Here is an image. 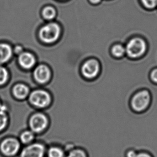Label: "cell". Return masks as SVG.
I'll list each match as a JSON object with an SVG mask.
<instances>
[{"label": "cell", "instance_id": "15", "mask_svg": "<svg viewBox=\"0 0 157 157\" xmlns=\"http://www.w3.org/2000/svg\"><path fill=\"white\" fill-rule=\"evenodd\" d=\"M34 133L30 131H26L23 132L21 136V140L22 142L25 144L31 142L34 140Z\"/></svg>", "mask_w": 157, "mask_h": 157}, {"label": "cell", "instance_id": "14", "mask_svg": "<svg viewBox=\"0 0 157 157\" xmlns=\"http://www.w3.org/2000/svg\"><path fill=\"white\" fill-rule=\"evenodd\" d=\"M42 16L45 19H52L55 17L56 15L55 9L52 6H48L45 7L42 12Z\"/></svg>", "mask_w": 157, "mask_h": 157}, {"label": "cell", "instance_id": "20", "mask_svg": "<svg viewBox=\"0 0 157 157\" xmlns=\"http://www.w3.org/2000/svg\"><path fill=\"white\" fill-rule=\"evenodd\" d=\"M142 2L147 8H153L157 4V0H142Z\"/></svg>", "mask_w": 157, "mask_h": 157}, {"label": "cell", "instance_id": "13", "mask_svg": "<svg viewBox=\"0 0 157 157\" xmlns=\"http://www.w3.org/2000/svg\"><path fill=\"white\" fill-rule=\"evenodd\" d=\"M111 52L112 55L116 58H121L126 54L125 47L121 44H116L113 46Z\"/></svg>", "mask_w": 157, "mask_h": 157}, {"label": "cell", "instance_id": "18", "mask_svg": "<svg viewBox=\"0 0 157 157\" xmlns=\"http://www.w3.org/2000/svg\"><path fill=\"white\" fill-rule=\"evenodd\" d=\"M67 157H88V155L84 150L78 149L71 151Z\"/></svg>", "mask_w": 157, "mask_h": 157}, {"label": "cell", "instance_id": "24", "mask_svg": "<svg viewBox=\"0 0 157 157\" xmlns=\"http://www.w3.org/2000/svg\"><path fill=\"white\" fill-rule=\"evenodd\" d=\"M89 1L93 3H98L101 1V0H89Z\"/></svg>", "mask_w": 157, "mask_h": 157}, {"label": "cell", "instance_id": "2", "mask_svg": "<svg viewBox=\"0 0 157 157\" xmlns=\"http://www.w3.org/2000/svg\"><path fill=\"white\" fill-rule=\"evenodd\" d=\"M151 102V96L148 91L142 90L136 93L132 98L131 105L133 110L142 112L149 107Z\"/></svg>", "mask_w": 157, "mask_h": 157}, {"label": "cell", "instance_id": "17", "mask_svg": "<svg viewBox=\"0 0 157 157\" xmlns=\"http://www.w3.org/2000/svg\"><path fill=\"white\" fill-rule=\"evenodd\" d=\"M8 78V72L6 68L0 66V85L4 84Z\"/></svg>", "mask_w": 157, "mask_h": 157}, {"label": "cell", "instance_id": "21", "mask_svg": "<svg viewBox=\"0 0 157 157\" xmlns=\"http://www.w3.org/2000/svg\"><path fill=\"white\" fill-rule=\"evenodd\" d=\"M138 151L134 149H130L125 152V157H136Z\"/></svg>", "mask_w": 157, "mask_h": 157}, {"label": "cell", "instance_id": "10", "mask_svg": "<svg viewBox=\"0 0 157 157\" xmlns=\"http://www.w3.org/2000/svg\"><path fill=\"white\" fill-rule=\"evenodd\" d=\"M18 62L22 67L28 69L34 67L36 63V59L31 53L24 52L20 54Z\"/></svg>", "mask_w": 157, "mask_h": 157}, {"label": "cell", "instance_id": "3", "mask_svg": "<svg viewBox=\"0 0 157 157\" xmlns=\"http://www.w3.org/2000/svg\"><path fill=\"white\" fill-rule=\"evenodd\" d=\"M60 28L58 24L51 23L44 26L40 30L39 36L42 40L50 44L54 42L59 37Z\"/></svg>", "mask_w": 157, "mask_h": 157}, {"label": "cell", "instance_id": "8", "mask_svg": "<svg viewBox=\"0 0 157 157\" xmlns=\"http://www.w3.org/2000/svg\"><path fill=\"white\" fill-rule=\"evenodd\" d=\"M45 148L40 144H34L24 149L21 153V157H43Z\"/></svg>", "mask_w": 157, "mask_h": 157}, {"label": "cell", "instance_id": "9", "mask_svg": "<svg viewBox=\"0 0 157 157\" xmlns=\"http://www.w3.org/2000/svg\"><path fill=\"white\" fill-rule=\"evenodd\" d=\"M34 77L36 81L40 84H45L50 80L51 71L45 65H39L34 70Z\"/></svg>", "mask_w": 157, "mask_h": 157}, {"label": "cell", "instance_id": "5", "mask_svg": "<svg viewBox=\"0 0 157 157\" xmlns=\"http://www.w3.org/2000/svg\"><path fill=\"white\" fill-rule=\"evenodd\" d=\"M100 71L99 62L95 59H90L83 63L81 72L86 78L92 79L98 76Z\"/></svg>", "mask_w": 157, "mask_h": 157}, {"label": "cell", "instance_id": "19", "mask_svg": "<svg viewBox=\"0 0 157 157\" xmlns=\"http://www.w3.org/2000/svg\"><path fill=\"white\" fill-rule=\"evenodd\" d=\"M8 122V117L3 110H0V131L6 127Z\"/></svg>", "mask_w": 157, "mask_h": 157}, {"label": "cell", "instance_id": "11", "mask_svg": "<svg viewBox=\"0 0 157 157\" xmlns=\"http://www.w3.org/2000/svg\"><path fill=\"white\" fill-rule=\"evenodd\" d=\"M13 51L10 45L6 44H0V64L6 63L12 56Z\"/></svg>", "mask_w": 157, "mask_h": 157}, {"label": "cell", "instance_id": "22", "mask_svg": "<svg viewBox=\"0 0 157 157\" xmlns=\"http://www.w3.org/2000/svg\"><path fill=\"white\" fill-rule=\"evenodd\" d=\"M136 157H154L151 153L147 151H138Z\"/></svg>", "mask_w": 157, "mask_h": 157}, {"label": "cell", "instance_id": "7", "mask_svg": "<svg viewBox=\"0 0 157 157\" xmlns=\"http://www.w3.org/2000/svg\"><path fill=\"white\" fill-rule=\"evenodd\" d=\"M20 147L18 140L14 138H8L2 143L1 149L4 155L8 156L15 155L18 151Z\"/></svg>", "mask_w": 157, "mask_h": 157}, {"label": "cell", "instance_id": "1", "mask_svg": "<svg viewBox=\"0 0 157 157\" xmlns=\"http://www.w3.org/2000/svg\"><path fill=\"white\" fill-rule=\"evenodd\" d=\"M126 54L128 57L135 59L141 57L147 51V43L140 38L132 39L125 46Z\"/></svg>", "mask_w": 157, "mask_h": 157}, {"label": "cell", "instance_id": "23", "mask_svg": "<svg viewBox=\"0 0 157 157\" xmlns=\"http://www.w3.org/2000/svg\"><path fill=\"white\" fill-rule=\"evenodd\" d=\"M150 77L152 82L157 84V68L152 71Z\"/></svg>", "mask_w": 157, "mask_h": 157}, {"label": "cell", "instance_id": "12", "mask_svg": "<svg viewBox=\"0 0 157 157\" xmlns=\"http://www.w3.org/2000/svg\"><path fill=\"white\" fill-rule=\"evenodd\" d=\"M13 94L17 99H23L29 94V89L23 84H18L13 88Z\"/></svg>", "mask_w": 157, "mask_h": 157}, {"label": "cell", "instance_id": "6", "mask_svg": "<svg viewBox=\"0 0 157 157\" xmlns=\"http://www.w3.org/2000/svg\"><path fill=\"white\" fill-rule=\"evenodd\" d=\"M48 120L42 113H36L32 115L30 120V126L33 132H40L46 128Z\"/></svg>", "mask_w": 157, "mask_h": 157}, {"label": "cell", "instance_id": "16", "mask_svg": "<svg viewBox=\"0 0 157 157\" xmlns=\"http://www.w3.org/2000/svg\"><path fill=\"white\" fill-rule=\"evenodd\" d=\"M49 157H64V153L62 149L52 147L50 149L48 153Z\"/></svg>", "mask_w": 157, "mask_h": 157}, {"label": "cell", "instance_id": "4", "mask_svg": "<svg viewBox=\"0 0 157 157\" xmlns=\"http://www.w3.org/2000/svg\"><path fill=\"white\" fill-rule=\"evenodd\" d=\"M30 102L39 108H44L51 102V97L47 92L38 90L32 92L30 96Z\"/></svg>", "mask_w": 157, "mask_h": 157}]
</instances>
